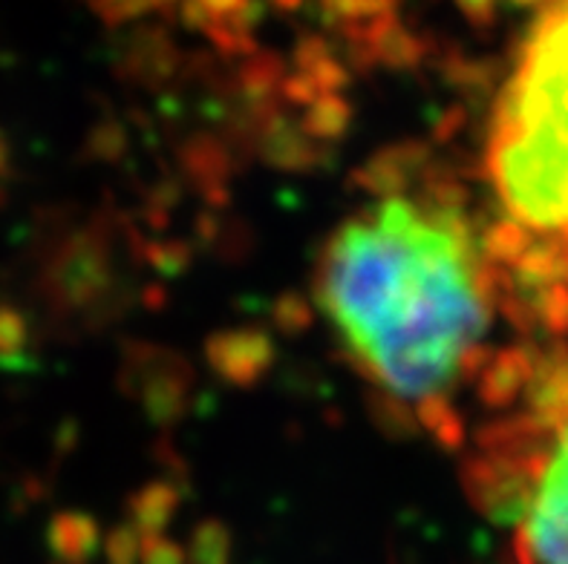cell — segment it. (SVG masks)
Masks as SVG:
<instances>
[{
	"label": "cell",
	"instance_id": "obj_3",
	"mask_svg": "<svg viewBox=\"0 0 568 564\" xmlns=\"http://www.w3.org/2000/svg\"><path fill=\"white\" fill-rule=\"evenodd\" d=\"M488 180L508 230L555 239L568 228V0H551L499 95Z\"/></svg>",
	"mask_w": 568,
	"mask_h": 564
},
{
	"label": "cell",
	"instance_id": "obj_4",
	"mask_svg": "<svg viewBox=\"0 0 568 564\" xmlns=\"http://www.w3.org/2000/svg\"><path fill=\"white\" fill-rule=\"evenodd\" d=\"M514 263L526 265L537 294V308L557 331H568V228L555 239H523L511 254Z\"/></svg>",
	"mask_w": 568,
	"mask_h": 564
},
{
	"label": "cell",
	"instance_id": "obj_1",
	"mask_svg": "<svg viewBox=\"0 0 568 564\" xmlns=\"http://www.w3.org/2000/svg\"><path fill=\"white\" fill-rule=\"evenodd\" d=\"M499 263V239H485L459 199L387 187L329 234L317 302L361 378L439 429L483 378L505 302Z\"/></svg>",
	"mask_w": 568,
	"mask_h": 564
},
{
	"label": "cell",
	"instance_id": "obj_2",
	"mask_svg": "<svg viewBox=\"0 0 568 564\" xmlns=\"http://www.w3.org/2000/svg\"><path fill=\"white\" fill-rule=\"evenodd\" d=\"M490 383L505 412L479 432L470 490L519 564H568V358L499 363Z\"/></svg>",
	"mask_w": 568,
	"mask_h": 564
}]
</instances>
